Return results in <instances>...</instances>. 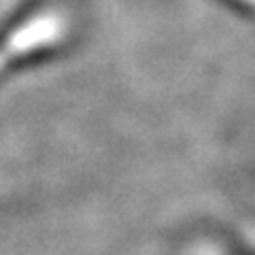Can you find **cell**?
Wrapping results in <instances>:
<instances>
[{
    "label": "cell",
    "mask_w": 255,
    "mask_h": 255,
    "mask_svg": "<svg viewBox=\"0 0 255 255\" xmlns=\"http://www.w3.org/2000/svg\"><path fill=\"white\" fill-rule=\"evenodd\" d=\"M64 36V21L55 13H41L19 23L0 38V75L41 49H49Z\"/></svg>",
    "instance_id": "1"
}]
</instances>
